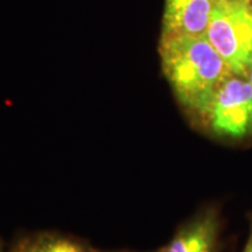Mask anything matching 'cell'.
Wrapping results in <instances>:
<instances>
[{
  "mask_svg": "<svg viewBox=\"0 0 252 252\" xmlns=\"http://www.w3.org/2000/svg\"><path fill=\"white\" fill-rule=\"evenodd\" d=\"M0 252H2V248H1V243H0Z\"/></svg>",
  "mask_w": 252,
  "mask_h": 252,
  "instance_id": "cell-11",
  "label": "cell"
},
{
  "mask_svg": "<svg viewBox=\"0 0 252 252\" xmlns=\"http://www.w3.org/2000/svg\"><path fill=\"white\" fill-rule=\"evenodd\" d=\"M156 252H158V251H156Z\"/></svg>",
  "mask_w": 252,
  "mask_h": 252,
  "instance_id": "cell-13",
  "label": "cell"
},
{
  "mask_svg": "<svg viewBox=\"0 0 252 252\" xmlns=\"http://www.w3.org/2000/svg\"><path fill=\"white\" fill-rule=\"evenodd\" d=\"M215 2H220V1H239V0H214Z\"/></svg>",
  "mask_w": 252,
  "mask_h": 252,
  "instance_id": "cell-10",
  "label": "cell"
},
{
  "mask_svg": "<svg viewBox=\"0 0 252 252\" xmlns=\"http://www.w3.org/2000/svg\"><path fill=\"white\" fill-rule=\"evenodd\" d=\"M245 1H247L248 6H249V7H250V9L252 11V0H245Z\"/></svg>",
  "mask_w": 252,
  "mask_h": 252,
  "instance_id": "cell-9",
  "label": "cell"
},
{
  "mask_svg": "<svg viewBox=\"0 0 252 252\" xmlns=\"http://www.w3.org/2000/svg\"><path fill=\"white\" fill-rule=\"evenodd\" d=\"M244 76L247 77L248 80H249V82H250V83L252 84V60H251V62L249 63V65H248V68H247V71H245Z\"/></svg>",
  "mask_w": 252,
  "mask_h": 252,
  "instance_id": "cell-8",
  "label": "cell"
},
{
  "mask_svg": "<svg viewBox=\"0 0 252 252\" xmlns=\"http://www.w3.org/2000/svg\"><path fill=\"white\" fill-rule=\"evenodd\" d=\"M214 0H165L161 36L206 35Z\"/></svg>",
  "mask_w": 252,
  "mask_h": 252,
  "instance_id": "cell-5",
  "label": "cell"
},
{
  "mask_svg": "<svg viewBox=\"0 0 252 252\" xmlns=\"http://www.w3.org/2000/svg\"><path fill=\"white\" fill-rule=\"evenodd\" d=\"M243 252H252V216L250 217V231H249L248 241L245 243Z\"/></svg>",
  "mask_w": 252,
  "mask_h": 252,
  "instance_id": "cell-7",
  "label": "cell"
},
{
  "mask_svg": "<svg viewBox=\"0 0 252 252\" xmlns=\"http://www.w3.org/2000/svg\"><path fill=\"white\" fill-rule=\"evenodd\" d=\"M206 36L230 72L244 76L252 60V11L247 1L215 2Z\"/></svg>",
  "mask_w": 252,
  "mask_h": 252,
  "instance_id": "cell-2",
  "label": "cell"
},
{
  "mask_svg": "<svg viewBox=\"0 0 252 252\" xmlns=\"http://www.w3.org/2000/svg\"><path fill=\"white\" fill-rule=\"evenodd\" d=\"M220 220L215 208H208L186 222L158 252H220Z\"/></svg>",
  "mask_w": 252,
  "mask_h": 252,
  "instance_id": "cell-4",
  "label": "cell"
},
{
  "mask_svg": "<svg viewBox=\"0 0 252 252\" xmlns=\"http://www.w3.org/2000/svg\"><path fill=\"white\" fill-rule=\"evenodd\" d=\"M219 139L243 140L252 135V84L245 76L230 72L214 96L202 119Z\"/></svg>",
  "mask_w": 252,
  "mask_h": 252,
  "instance_id": "cell-3",
  "label": "cell"
},
{
  "mask_svg": "<svg viewBox=\"0 0 252 252\" xmlns=\"http://www.w3.org/2000/svg\"><path fill=\"white\" fill-rule=\"evenodd\" d=\"M17 252H98L77 239L55 234H41L18 242Z\"/></svg>",
  "mask_w": 252,
  "mask_h": 252,
  "instance_id": "cell-6",
  "label": "cell"
},
{
  "mask_svg": "<svg viewBox=\"0 0 252 252\" xmlns=\"http://www.w3.org/2000/svg\"><path fill=\"white\" fill-rule=\"evenodd\" d=\"M161 68L178 103L196 122L202 119L222 82L230 74L206 35L161 36Z\"/></svg>",
  "mask_w": 252,
  "mask_h": 252,
  "instance_id": "cell-1",
  "label": "cell"
},
{
  "mask_svg": "<svg viewBox=\"0 0 252 252\" xmlns=\"http://www.w3.org/2000/svg\"><path fill=\"white\" fill-rule=\"evenodd\" d=\"M9 252H17V251H15V250H14V249H13V248H12V250H11V251H9Z\"/></svg>",
  "mask_w": 252,
  "mask_h": 252,
  "instance_id": "cell-12",
  "label": "cell"
}]
</instances>
